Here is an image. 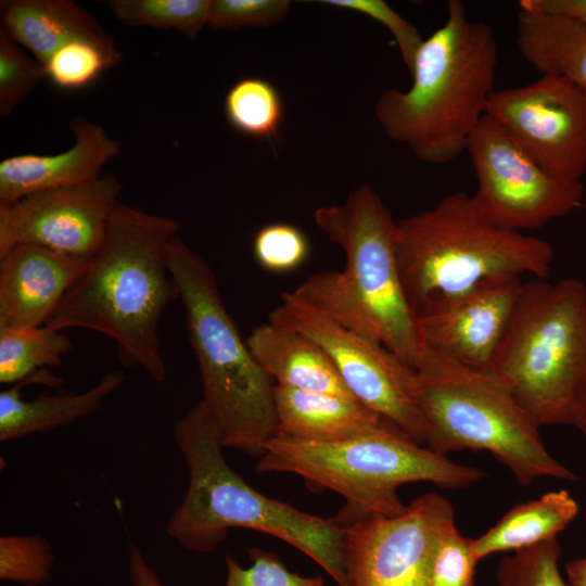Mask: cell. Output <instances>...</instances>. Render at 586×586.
<instances>
[{
	"instance_id": "7",
	"label": "cell",
	"mask_w": 586,
	"mask_h": 586,
	"mask_svg": "<svg viewBox=\"0 0 586 586\" xmlns=\"http://www.w3.org/2000/svg\"><path fill=\"white\" fill-rule=\"evenodd\" d=\"M167 257L201 372V402L224 447L259 459L279 433L275 382L242 340L208 263L179 235L173 239Z\"/></svg>"
},
{
	"instance_id": "18",
	"label": "cell",
	"mask_w": 586,
	"mask_h": 586,
	"mask_svg": "<svg viewBox=\"0 0 586 586\" xmlns=\"http://www.w3.org/2000/svg\"><path fill=\"white\" fill-rule=\"evenodd\" d=\"M245 342L275 384L356 399L323 348L302 332L268 321Z\"/></svg>"
},
{
	"instance_id": "5",
	"label": "cell",
	"mask_w": 586,
	"mask_h": 586,
	"mask_svg": "<svg viewBox=\"0 0 586 586\" xmlns=\"http://www.w3.org/2000/svg\"><path fill=\"white\" fill-rule=\"evenodd\" d=\"M553 253L545 239L494 225L464 192L397 221L398 269L416 315L484 282L524 273L548 279Z\"/></svg>"
},
{
	"instance_id": "30",
	"label": "cell",
	"mask_w": 586,
	"mask_h": 586,
	"mask_svg": "<svg viewBox=\"0 0 586 586\" xmlns=\"http://www.w3.org/2000/svg\"><path fill=\"white\" fill-rule=\"evenodd\" d=\"M44 80L43 66L0 30V116L8 117Z\"/></svg>"
},
{
	"instance_id": "23",
	"label": "cell",
	"mask_w": 586,
	"mask_h": 586,
	"mask_svg": "<svg viewBox=\"0 0 586 586\" xmlns=\"http://www.w3.org/2000/svg\"><path fill=\"white\" fill-rule=\"evenodd\" d=\"M578 505L565 489L545 493L539 498L508 510L489 530L472 539L480 561L493 553L518 551L551 539L577 515Z\"/></svg>"
},
{
	"instance_id": "3",
	"label": "cell",
	"mask_w": 586,
	"mask_h": 586,
	"mask_svg": "<svg viewBox=\"0 0 586 586\" xmlns=\"http://www.w3.org/2000/svg\"><path fill=\"white\" fill-rule=\"evenodd\" d=\"M316 225L345 254L342 271H320L293 292L339 324L374 340L415 369L424 344L400 280L397 221L368 184L320 206Z\"/></svg>"
},
{
	"instance_id": "29",
	"label": "cell",
	"mask_w": 586,
	"mask_h": 586,
	"mask_svg": "<svg viewBox=\"0 0 586 586\" xmlns=\"http://www.w3.org/2000/svg\"><path fill=\"white\" fill-rule=\"evenodd\" d=\"M561 546L557 538L514 551L500 559L498 586H566L559 571Z\"/></svg>"
},
{
	"instance_id": "39",
	"label": "cell",
	"mask_w": 586,
	"mask_h": 586,
	"mask_svg": "<svg viewBox=\"0 0 586 586\" xmlns=\"http://www.w3.org/2000/svg\"><path fill=\"white\" fill-rule=\"evenodd\" d=\"M570 424L576 426L586 437V386L576 402Z\"/></svg>"
},
{
	"instance_id": "19",
	"label": "cell",
	"mask_w": 586,
	"mask_h": 586,
	"mask_svg": "<svg viewBox=\"0 0 586 586\" xmlns=\"http://www.w3.org/2000/svg\"><path fill=\"white\" fill-rule=\"evenodd\" d=\"M0 16L1 30L41 65L74 40L115 44L93 15L71 0H5Z\"/></svg>"
},
{
	"instance_id": "34",
	"label": "cell",
	"mask_w": 586,
	"mask_h": 586,
	"mask_svg": "<svg viewBox=\"0 0 586 586\" xmlns=\"http://www.w3.org/2000/svg\"><path fill=\"white\" fill-rule=\"evenodd\" d=\"M477 562L472 538L463 536L454 523L442 536L428 586H474Z\"/></svg>"
},
{
	"instance_id": "16",
	"label": "cell",
	"mask_w": 586,
	"mask_h": 586,
	"mask_svg": "<svg viewBox=\"0 0 586 586\" xmlns=\"http://www.w3.org/2000/svg\"><path fill=\"white\" fill-rule=\"evenodd\" d=\"M87 264L35 244L0 254V329L44 326Z\"/></svg>"
},
{
	"instance_id": "25",
	"label": "cell",
	"mask_w": 586,
	"mask_h": 586,
	"mask_svg": "<svg viewBox=\"0 0 586 586\" xmlns=\"http://www.w3.org/2000/svg\"><path fill=\"white\" fill-rule=\"evenodd\" d=\"M225 114L238 132L255 139H273L284 116L278 89L268 80L245 77L235 81L225 97Z\"/></svg>"
},
{
	"instance_id": "14",
	"label": "cell",
	"mask_w": 586,
	"mask_h": 586,
	"mask_svg": "<svg viewBox=\"0 0 586 586\" xmlns=\"http://www.w3.org/2000/svg\"><path fill=\"white\" fill-rule=\"evenodd\" d=\"M122 184L114 174L0 203V254L35 244L89 262L101 247Z\"/></svg>"
},
{
	"instance_id": "21",
	"label": "cell",
	"mask_w": 586,
	"mask_h": 586,
	"mask_svg": "<svg viewBox=\"0 0 586 586\" xmlns=\"http://www.w3.org/2000/svg\"><path fill=\"white\" fill-rule=\"evenodd\" d=\"M518 49L542 75L562 76L586 92V20L548 13L519 2Z\"/></svg>"
},
{
	"instance_id": "13",
	"label": "cell",
	"mask_w": 586,
	"mask_h": 586,
	"mask_svg": "<svg viewBox=\"0 0 586 586\" xmlns=\"http://www.w3.org/2000/svg\"><path fill=\"white\" fill-rule=\"evenodd\" d=\"M486 114L547 171L581 181L586 171V92L573 82L544 74L528 85L495 90Z\"/></svg>"
},
{
	"instance_id": "12",
	"label": "cell",
	"mask_w": 586,
	"mask_h": 586,
	"mask_svg": "<svg viewBox=\"0 0 586 586\" xmlns=\"http://www.w3.org/2000/svg\"><path fill=\"white\" fill-rule=\"evenodd\" d=\"M454 523L450 501L428 493L397 515L370 517L345 526L346 586H428L442 536Z\"/></svg>"
},
{
	"instance_id": "20",
	"label": "cell",
	"mask_w": 586,
	"mask_h": 586,
	"mask_svg": "<svg viewBox=\"0 0 586 586\" xmlns=\"http://www.w3.org/2000/svg\"><path fill=\"white\" fill-rule=\"evenodd\" d=\"M278 434L309 442H335L373 431L387 421L357 399L280 384L273 388Z\"/></svg>"
},
{
	"instance_id": "40",
	"label": "cell",
	"mask_w": 586,
	"mask_h": 586,
	"mask_svg": "<svg viewBox=\"0 0 586 586\" xmlns=\"http://www.w3.org/2000/svg\"><path fill=\"white\" fill-rule=\"evenodd\" d=\"M585 560H586V557H585Z\"/></svg>"
},
{
	"instance_id": "24",
	"label": "cell",
	"mask_w": 586,
	"mask_h": 586,
	"mask_svg": "<svg viewBox=\"0 0 586 586\" xmlns=\"http://www.w3.org/2000/svg\"><path fill=\"white\" fill-rule=\"evenodd\" d=\"M73 348L71 339L47 324L36 328L0 329V382L17 384L44 367L60 366Z\"/></svg>"
},
{
	"instance_id": "27",
	"label": "cell",
	"mask_w": 586,
	"mask_h": 586,
	"mask_svg": "<svg viewBox=\"0 0 586 586\" xmlns=\"http://www.w3.org/2000/svg\"><path fill=\"white\" fill-rule=\"evenodd\" d=\"M123 54L116 44L93 40L71 41L42 65L47 80L64 90H78L92 84L104 71L117 66Z\"/></svg>"
},
{
	"instance_id": "17",
	"label": "cell",
	"mask_w": 586,
	"mask_h": 586,
	"mask_svg": "<svg viewBox=\"0 0 586 586\" xmlns=\"http://www.w3.org/2000/svg\"><path fill=\"white\" fill-rule=\"evenodd\" d=\"M73 144L55 154L23 153L0 161V203L26 195L92 181L119 155L122 144L85 117L69 124Z\"/></svg>"
},
{
	"instance_id": "26",
	"label": "cell",
	"mask_w": 586,
	"mask_h": 586,
	"mask_svg": "<svg viewBox=\"0 0 586 586\" xmlns=\"http://www.w3.org/2000/svg\"><path fill=\"white\" fill-rule=\"evenodd\" d=\"M107 7L126 26L176 30L194 40L208 25L211 0H110Z\"/></svg>"
},
{
	"instance_id": "6",
	"label": "cell",
	"mask_w": 586,
	"mask_h": 586,
	"mask_svg": "<svg viewBox=\"0 0 586 586\" xmlns=\"http://www.w3.org/2000/svg\"><path fill=\"white\" fill-rule=\"evenodd\" d=\"M255 472L293 473L316 489L340 494L346 504L334 520L343 527L370 517L402 513L407 505L397 489L405 484L430 482L442 488H461L484 476L479 468L422 447L391 422L335 442L278 434L266 444Z\"/></svg>"
},
{
	"instance_id": "38",
	"label": "cell",
	"mask_w": 586,
	"mask_h": 586,
	"mask_svg": "<svg viewBox=\"0 0 586 586\" xmlns=\"http://www.w3.org/2000/svg\"><path fill=\"white\" fill-rule=\"evenodd\" d=\"M566 586H586V560L579 558L566 565Z\"/></svg>"
},
{
	"instance_id": "2",
	"label": "cell",
	"mask_w": 586,
	"mask_h": 586,
	"mask_svg": "<svg viewBox=\"0 0 586 586\" xmlns=\"http://www.w3.org/2000/svg\"><path fill=\"white\" fill-rule=\"evenodd\" d=\"M498 44L491 26L460 0L418 50L409 89L383 90L374 104L386 136L422 163L442 165L467 150L495 92Z\"/></svg>"
},
{
	"instance_id": "28",
	"label": "cell",
	"mask_w": 586,
	"mask_h": 586,
	"mask_svg": "<svg viewBox=\"0 0 586 586\" xmlns=\"http://www.w3.org/2000/svg\"><path fill=\"white\" fill-rule=\"evenodd\" d=\"M54 562L52 546L37 533L0 537V578L24 586L48 583Z\"/></svg>"
},
{
	"instance_id": "11",
	"label": "cell",
	"mask_w": 586,
	"mask_h": 586,
	"mask_svg": "<svg viewBox=\"0 0 586 586\" xmlns=\"http://www.w3.org/2000/svg\"><path fill=\"white\" fill-rule=\"evenodd\" d=\"M467 150L477 180L472 196L498 227L518 232L535 230L571 214L582 203V181L563 180L547 171L487 114Z\"/></svg>"
},
{
	"instance_id": "32",
	"label": "cell",
	"mask_w": 586,
	"mask_h": 586,
	"mask_svg": "<svg viewBox=\"0 0 586 586\" xmlns=\"http://www.w3.org/2000/svg\"><path fill=\"white\" fill-rule=\"evenodd\" d=\"M252 564L242 568L231 556L226 557L225 586H323L320 576L306 577L291 572L280 558L259 548L249 550Z\"/></svg>"
},
{
	"instance_id": "1",
	"label": "cell",
	"mask_w": 586,
	"mask_h": 586,
	"mask_svg": "<svg viewBox=\"0 0 586 586\" xmlns=\"http://www.w3.org/2000/svg\"><path fill=\"white\" fill-rule=\"evenodd\" d=\"M181 227L118 201L101 247L46 324L105 334L124 367H140L163 382L167 370L157 329L166 306L180 297L167 256Z\"/></svg>"
},
{
	"instance_id": "9",
	"label": "cell",
	"mask_w": 586,
	"mask_h": 586,
	"mask_svg": "<svg viewBox=\"0 0 586 586\" xmlns=\"http://www.w3.org/2000/svg\"><path fill=\"white\" fill-rule=\"evenodd\" d=\"M489 371L539 426L570 424L586 386V285L524 282Z\"/></svg>"
},
{
	"instance_id": "8",
	"label": "cell",
	"mask_w": 586,
	"mask_h": 586,
	"mask_svg": "<svg viewBox=\"0 0 586 586\" xmlns=\"http://www.w3.org/2000/svg\"><path fill=\"white\" fill-rule=\"evenodd\" d=\"M415 372L416 402L432 451H487L521 485L538 477L578 479L547 450L540 426L492 371L424 346Z\"/></svg>"
},
{
	"instance_id": "4",
	"label": "cell",
	"mask_w": 586,
	"mask_h": 586,
	"mask_svg": "<svg viewBox=\"0 0 586 586\" xmlns=\"http://www.w3.org/2000/svg\"><path fill=\"white\" fill-rule=\"evenodd\" d=\"M174 440L186 462L189 483L166 532L183 548L208 553L230 528L272 535L318 563L339 586H346L342 563L345 528L334 519L301 511L254 489L227 463L216 428L202 402L174 424Z\"/></svg>"
},
{
	"instance_id": "33",
	"label": "cell",
	"mask_w": 586,
	"mask_h": 586,
	"mask_svg": "<svg viewBox=\"0 0 586 586\" xmlns=\"http://www.w3.org/2000/svg\"><path fill=\"white\" fill-rule=\"evenodd\" d=\"M290 9V0H211L208 26L227 31L266 28L284 20Z\"/></svg>"
},
{
	"instance_id": "36",
	"label": "cell",
	"mask_w": 586,
	"mask_h": 586,
	"mask_svg": "<svg viewBox=\"0 0 586 586\" xmlns=\"http://www.w3.org/2000/svg\"><path fill=\"white\" fill-rule=\"evenodd\" d=\"M129 574L132 586H163L135 544L129 548Z\"/></svg>"
},
{
	"instance_id": "22",
	"label": "cell",
	"mask_w": 586,
	"mask_h": 586,
	"mask_svg": "<svg viewBox=\"0 0 586 586\" xmlns=\"http://www.w3.org/2000/svg\"><path fill=\"white\" fill-rule=\"evenodd\" d=\"M125 380L122 371H112L82 393L61 391L41 394L30 400L22 397L23 384H14L0 393V442L44 433L89 417Z\"/></svg>"
},
{
	"instance_id": "15",
	"label": "cell",
	"mask_w": 586,
	"mask_h": 586,
	"mask_svg": "<svg viewBox=\"0 0 586 586\" xmlns=\"http://www.w3.org/2000/svg\"><path fill=\"white\" fill-rule=\"evenodd\" d=\"M522 284L520 278L493 280L426 304L417 313L424 346L489 370L512 320Z\"/></svg>"
},
{
	"instance_id": "10",
	"label": "cell",
	"mask_w": 586,
	"mask_h": 586,
	"mask_svg": "<svg viewBox=\"0 0 586 586\" xmlns=\"http://www.w3.org/2000/svg\"><path fill=\"white\" fill-rule=\"evenodd\" d=\"M269 321L313 339L332 360L357 400L425 444L426 429L416 402V372L381 343L356 333L313 307L293 291Z\"/></svg>"
},
{
	"instance_id": "37",
	"label": "cell",
	"mask_w": 586,
	"mask_h": 586,
	"mask_svg": "<svg viewBox=\"0 0 586 586\" xmlns=\"http://www.w3.org/2000/svg\"><path fill=\"white\" fill-rule=\"evenodd\" d=\"M540 10L586 20V0H532Z\"/></svg>"
},
{
	"instance_id": "31",
	"label": "cell",
	"mask_w": 586,
	"mask_h": 586,
	"mask_svg": "<svg viewBox=\"0 0 586 586\" xmlns=\"http://www.w3.org/2000/svg\"><path fill=\"white\" fill-rule=\"evenodd\" d=\"M309 242L294 225L272 222L262 227L253 239L256 262L271 272H288L300 267L308 257Z\"/></svg>"
},
{
	"instance_id": "35",
	"label": "cell",
	"mask_w": 586,
	"mask_h": 586,
	"mask_svg": "<svg viewBox=\"0 0 586 586\" xmlns=\"http://www.w3.org/2000/svg\"><path fill=\"white\" fill-rule=\"evenodd\" d=\"M320 3L355 11L381 23L392 34L410 73L423 38L418 29L383 0H320Z\"/></svg>"
}]
</instances>
